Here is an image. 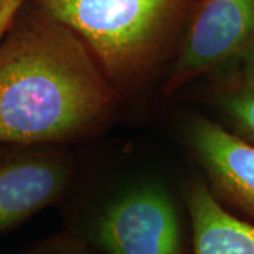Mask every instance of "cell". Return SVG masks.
<instances>
[{"label":"cell","instance_id":"cell-7","mask_svg":"<svg viewBox=\"0 0 254 254\" xmlns=\"http://www.w3.org/2000/svg\"><path fill=\"white\" fill-rule=\"evenodd\" d=\"M190 226V254H254V223L220 203L202 180L185 193Z\"/></svg>","mask_w":254,"mask_h":254},{"label":"cell","instance_id":"cell-5","mask_svg":"<svg viewBox=\"0 0 254 254\" xmlns=\"http://www.w3.org/2000/svg\"><path fill=\"white\" fill-rule=\"evenodd\" d=\"M71 177L57 144H0V235L63 202Z\"/></svg>","mask_w":254,"mask_h":254},{"label":"cell","instance_id":"cell-2","mask_svg":"<svg viewBox=\"0 0 254 254\" xmlns=\"http://www.w3.org/2000/svg\"><path fill=\"white\" fill-rule=\"evenodd\" d=\"M69 28L113 85L150 73L187 27L198 0H31Z\"/></svg>","mask_w":254,"mask_h":254},{"label":"cell","instance_id":"cell-10","mask_svg":"<svg viewBox=\"0 0 254 254\" xmlns=\"http://www.w3.org/2000/svg\"><path fill=\"white\" fill-rule=\"evenodd\" d=\"M30 0H0V43Z\"/></svg>","mask_w":254,"mask_h":254},{"label":"cell","instance_id":"cell-1","mask_svg":"<svg viewBox=\"0 0 254 254\" xmlns=\"http://www.w3.org/2000/svg\"><path fill=\"white\" fill-rule=\"evenodd\" d=\"M118 88L69 28L33 6L0 43V144H60L113 115Z\"/></svg>","mask_w":254,"mask_h":254},{"label":"cell","instance_id":"cell-3","mask_svg":"<svg viewBox=\"0 0 254 254\" xmlns=\"http://www.w3.org/2000/svg\"><path fill=\"white\" fill-rule=\"evenodd\" d=\"M69 220L65 229L98 254H190L187 206L160 182L126 187Z\"/></svg>","mask_w":254,"mask_h":254},{"label":"cell","instance_id":"cell-9","mask_svg":"<svg viewBox=\"0 0 254 254\" xmlns=\"http://www.w3.org/2000/svg\"><path fill=\"white\" fill-rule=\"evenodd\" d=\"M21 254H98L83 240L64 229L27 247Z\"/></svg>","mask_w":254,"mask_h":254},{"label":"cell","instance_id":"cell-6","mask_svg":"<svg viewBox=\"0 0 254 254\" xmlns=\"http://www.w3.org/2000/svg\"><path fill=\"white\" fill-rule=\"evenodd\" d=\"M188 141L220 203L254 220V144L205 118L192 120Z\"/></svg>","mask_w":254,"mask_h":254},{"label":"cell","instance_id":"cell-8","mask_svg":"<svg viewBox=\"0 0 254 254\" xmlns=\"http://www.w3.org/2000/svg\"><path fill=\"white\" fill-rule=\"evenodd\" d=\"M220 105L236 134L254 144V66L232 72L220 92Z\"/></svg>","mask_w":254,"mask_h":254},{"label":"cell","instance_id":"cell-4","mask_svg":"<svg viewBox=\"0 0 254 254\" xmlns=\"http://www.w3.org/2000/svg\"><path fill=\"white\" fill-rule=\"evenodd\" d=\"M254 66V0H198L164 83L171 95L192 81Z\"/></svg>","mask_w":254,"mask_h":254}]
</instances>
